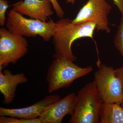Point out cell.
<instances>
[{
    "mask_svg": "<svg viewBox=\"0 0 123 123\" xmlns=\"http://www.w3.org/2000/svg\"><path fill=\"white\" fill-rule=\"evenodd\" d=\"M68 18H60L56 25L52 37L55 53L54 59H65L74 62L77 57L73 54L72 46L74 41L82 38L93 39L96 29V24L93 21L86 22L77 25L72 23Z\"/></svg>",
    "mask_w": 123,
    "mask_h": 123,
    "instance_id": "6da1fadb",
    "label": "cell"
},
{
    "mask_svg": "<svg viewBox=\"0 0 123 123\" xmlns=\"http://www.w3.org/2000/svg\"><path fill=\"white\" fill-rule=\"evenodd\" d=\"M103 102L94 80L78 92L73 112L68 123H99Z\"/></svg>",
    "mask_w": 123,
    "mask_h": 123,
    "instance_id": "7a4b0ae2",
    "label": "cell"
},
{
    "mask_svg": "<svg viewBox=\"0 0 123 123\" xmlns=\"http://www.w3.org/2000/svg\"><path fill=\"white\" fill-rule=\"evenodd\" d=\"M6 25L14 34L25 37L35 38L39 36L43 41L48 42L54 35L56 23L51 19L47 22L26 18L12 9L9 11Z\"/></svg>",
    "mask_w": 123,
    "mask_h": 123,
    "instance_id": "3957f363",
    "label": "cell"
},
{
    "mask_svg": "<svg viewBox=\"0 0 123 123\" xmlns=\"http://www.w3.org/2000/svg\"><path fill=\"white\" fill-rule=\"evenodd\" d=\"M93 70L92 66L81 68L69 60L54 59L46 77L49 93L69 87L76 79L88 75Z\"/></svg>",
    "mask_w": 123,
    "mask_h": 123,
    "instance_id": "277c9868",
    "label": "cell"
},
{
    "mask_svg": "<svg viewBox=\"0 0 123 123\" xmlns=\"http://www.w3.org/2000/svg\"><path fill=\"white\" fill-rule=\"evenodd\" d=\"M95 73L94 81L103 102L121 104L123 99L122 85L112 66L100 64Z\"/></svg>",
    "mask_w": 123,
    "mask_h": 123,
    "instance_id": "5b68a950",
    "label": "cell"
},
{
    "mask_svg": "<svg viewBox=\"0 0 123 123\" xmlns=\"http://www.w3.org/2000/svg\"><path fill=\"white\" fill-rule=\"evenodd\" d=\"M29 44L25 37L0 29V68L14 64L28 52Z\"/></svg>",
    "mask_w": 123,
    "mask_h": 123,
    "instance_id": "8992f818",
    "label": "cell"
},
{
    "mask_svg": "<svg viewBox=\"0 0 123 123\" xmlns=\"http://www.w3.org/2000/svg\"><path fill=\"white\" fill-rule=\"evenodd\" d=\"M112 7L105 0H88L72 20L74 25L93 21L96 24L97 31H102L107 33L111 32L108 22V14Z\"/></svg>",
    "mask_w": 123,
    "mask_h": 123,
    "instance_id": "52a82bcc",
    "label": "cell"
},
{
    "mask_svg": "<svg viewBox=\"0 0 123 123\" xmlns=\"http://www.w3.org/2000/svg\"><path fill=\"white\" fill-rule=\"evenodd\" d=\"M76 95L71 93L47 107L39 117L42 123H61L66 115H72Z\"/></svg>",
    "mask_w": 123,
    "mask_h": 123,
    "instance_id": "ba28073f",
    "label": "cell"
},
{
    "mask_svg": "<svg viewBox=\"0 0 123 123\" xmlns=\"http://www.w3.org/2000/svg\"><path fill=\"white\" fill-rule=\"evenodd\" d=\"M12 6V9L22 15L42 21H47L54 13L50 0H24Z\"/></svg>",
    "mask_w": 123,
    "mask_h": 123,
    "instance_id": "9c48e42d",
    "label": "cell"
},
{
    "mask_svg": "<svg viewBox=\"0 0 123 123\" xmlns=\"http://www.w3.org/2000/svg\"><path fill=\"white\" fill-rule=\"evenodd\" d=\"M61 99L58 94L47 95L35 104L27 107L18 108L0 107V116L17 117L25 119L38 118L45 109Z\"/></svg>",
    "mask_w": 123,
    "mask_h": 123,
    "instance_id": "30bf717a",
    "label": "cell"
},
{
    "mask_svg": "<svg viewBox=\"0 0 123 123\" xmlns=\"http://www.w3.org/2000/svg\"><path fill=\"white\" fill-rule=\"evenodd\" d=\"M28 81L23 73L13 74L10 70L0 68V92L4 97L3 103L8 105L12 103L18 85Z\"/></svg>",
    "mask_w": 123,
    "mask_h": 123,
    "instance_id": "8fae6325",
    "label": "cell"
},
{
    "mask_svg": "<svg viewBox=\"0 0 123 123\" xmlns=\"http://www.w3.org/2000/svg\"><path fill=\"white\" fill-rule=\"evenodd\" d=\"M99 117L100 123H123V108L120 104L103 102Z\"/></svg>",
    "mask_w": 123,
    "mask_h": 123,
    "instance_id": "7c38bea8",
    "label": "cell"
},
{
    "mask_svg": "<svg viewBox=\"0 0 123 123\" xmlns=\"http://www.w3.org/2000/svg\"><path fill=\"white\" fill-rule=\"evenodd\" d=\"M115 47L123 57V17L122 16L114 41Z\"/></svg>",
    "mask_w": 123,
    "mask_h": 123,
    "instance_id": "4fadbf2b",
    "label": "cell"
},
{
    "mask_svg": "<svg viewBox=\"0 0 123 123\" xmlns=\"http://www.w3.org/2000/svg\"><path fill=\"white\" fill-rule=\"evenodd\" d=\"M0 123H42L39 118L25 119L17 117L0 116Z\"/></svg>",
    "mask_w": 123,
    "mask_h": 123,
    "instance_id": "5bb4252c",
    "label": "cell"
},
{
    "mask_svg": "<svg viewBox=\"0 0 123 123\" xmlns=\"http://www.w3.org/2000/svg\"><path fill=\"white\" fill-rule=\"evenodd\" d=\"M10 6L7 0H0V25L3 26L6 23L5 14Z\"/></svg>",
    "mask_w": 123,
    "mask_h": 123,
    "instance_id": "9a60e30c",
    "label": "cell"
},
{
    "mask_svg": "<svg viewBox=\"0 0 123 123\" xmlns=\"http://www.w3.org/2000/svg\"><path fill=\"white\" fill-rule=\"evenodd\" d=\"M57 17L60 18H64L65 12L57 0H50Z\"/></svg>",
    "mask_w": 123,
    "mask_h": 123,
    "instance_id": "2e32d148",
    "label": "cell"
},
{
    "mask_svg": "<svg viewBox=\"0 0 123 123\" xmlns=\"http://www.w3.org/2000/svg\"><path fill=\"white\" fill-rule=\"evenodd\" d=\"M115 74L120 80L123 91V66L119 68L115 69Z\"/></svg>",
    "mask_w": 123,
    "mask_h": 123,
    "instance_id": "e0dca14e",
    "label": "cell"
},
{
    "mask_svg": "<svg viewBox=\"0 0 123 123\" xmlns=\"http://www.w3.org/2000/svg\"><path fill=\"white\" fill-rule=\"evenodd\" d=\"M114 4L117 7L123 17V0H112Z\"/></svg>",
    "mask_w": 123,
    "mask_h": 123,
    "instance_id": "ac0fdd59",
    "label": "cell"
},
{
    "mask_svg": "<svg viewBox=\"0 0 123 123\" xmlns=\"http://www.w3.org/2000/svg\"><path fill=\"white\" fill-rule=\"evenodd\" d=\"M76 0H66V2L67 3L72 4V5L74 4Z\"/></svg>",
    "mask_w": 123,
    "mask_h": 123,
    "instance_id": "d6986e66",
    "label": "cell"
},
{
    "mask_svg": "<svg viewBox=\"0 0 123 123\" xmlns=\"http://www.w3.org/2000/svg\"><path fill=\"white\" fill-rule=\"evenodd\" d=\"M121 106H122L123 107V101H122V103H121Z\"/></svg>",
    "mask_w": 123,
    "mask_h": 123,
    "instance_id": "ffe728a7",
    "label": "cell"
}]
</instances>
